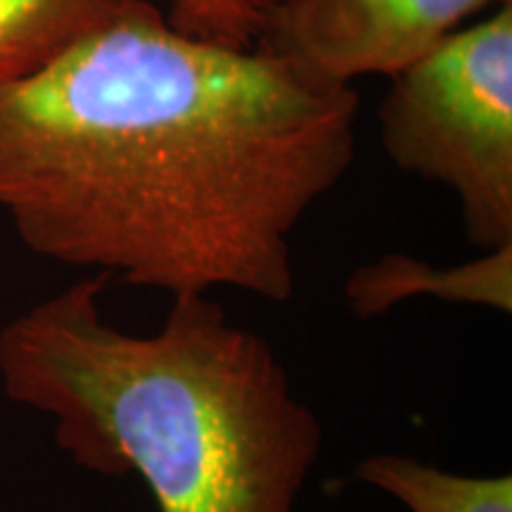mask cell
I'll list each match as a JSON object with an SVG mask.
<instances>
[{
	"label": "cell",
	"mask_w": 512,
	"mask_h": 512,
	"mask_svg": "<svg viewBox=\"0 0 512 512\" xmlns=\"http://www.w3.org/2000/svg\"><path fill=\"white\" fill-rule=\"evenodd\" d=\"M380 138L401 171L456 195L472 247L512 245V3L392 76Z\"/></svg>",
	"instance_id": "3957f363"
},
{
	"label": "cell",
	"mask_w": 512,
	"mask_h": 512,
	"mask_svg": "<svg viewBox=\"0 0 512 512\" xmlns=\"http://www.w3.org/2000/svg\"><path fill=\"white\" fill-rule=\"evenodd\" d=\"M512 0H283L259 46L320 79H392L446 36Z\"/></svg>",
	"instance_id": "277c9868"
},
{
	"label": "cell",
	"mask_w": 512,
	"mask_h": 512,
	"mask_svg": "<svg viewBox=\"0 0 512 512\" xmlns=\"http://www.w3.org/2000/svg\"><path fill=\"white\" fill-rule=\"evenodd\" d=\"M124 0H0V86L53 60Z\"/></svg>",
	"instance_id": "52a82bcc"
},
{
	"label": "cell",
	"mask_w": 512,
	"mask_h": 512,
	"mask_svg": "<svg viewBox=\"0 0 512 512\" xmlns=\"http://www.w3.org/2000/svg\"><path fill=\"white\" fill-rule=\"evenodd\" d=\"M107 283L88 273L0 328L8 399L83 470L138 475L159 512H297L323 425L271 344L211 294L133 335L102 313Z\"/></svg>",
	"instance_id": "7a4b0ae2"
},
{
	"label": "cell",
	"mask_w": 512,
	"mask_h": 512,
	"mask_svg": "<svg viewBox=\"0 0 512 512\" xmlns=\"http://www.w3.org/2000/svg\"><path fill=\"white\" fill-rule=\"evenodd\" d=\"M356 479L408 512H512L510 475H458L413 456L375 453L358 463Z\"/></svg>",
	"instance_id": "8992f818"
},
{
	"label": "cell",
	"mask_w": 512,
	"mask_h": 512,
	"mask_svg": "<svg viewBox=\"0 0 512 512\" xmlns=\"http://www.w3.org/2000/svg\"><path fill=\"white\" fill-rule=\"evenodd\" d=\"M349 311L375 318L408 299L434 297L451 304L512 311V245L479 252L465 264L439 268L408 254H384L356 268L344 285Z\"/></svg>",
	"instance_id": "5b68a950"
},
{
	"label": "cell",
	"mask_w": 512,
	"mask_h": 512,
	"mask_svg": "<svg viewBox=\"0 0 512 512\" xmlns=\"http://www.w3.org/2000/svg\"><path fill=\"white\" fill-rule=\"evenodd\" d=\"M283 0H169L166 19L181 34L228 48H254Z\"/></svg>",
	"instance_id": "ba28073f"
},
{
	"label": "cell",
	"mask_w": 512,
	"mask_h": 512,
	"mask_svg": "<svg viewBox=\"0 0 512 512\" xmlns=\"http://www.w3.org/2000/svg\"><path fill=\"white\" fill-rule=\"evenodd\" d=\"M358 95L124 0L0 86V214L43 259L171 299L297 292L294 233L356 157Z\"/></svg>",
	"instance_id": "6da1fadb"
}]
</instances>
